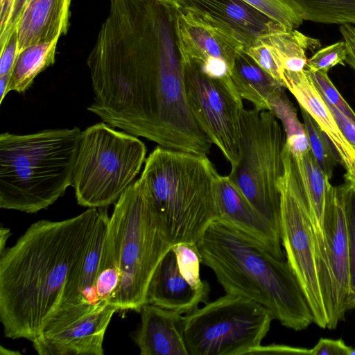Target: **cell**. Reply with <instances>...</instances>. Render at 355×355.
Returning <instances> with one entry per match:
<instances>
[{
    "instance_id": "27",
    "label": "cell",
    "mask_w": 355,
    "mask_h": 355,
    "mask_svg": "<svg viewBox=\"0 0 355 355\" xmlns=\"http://www.w3.org/2000/svg\"><path fill=\"white\" fill-rule=\"evenodd\" d=\"M121 271L110 223L100 257L96 292L100 303L114 302L121 284Z\"/></svg>"
},
{
    "instance_id": "28",
    "label": "cell",
    "mask_w": 355,
    "mask_h": 355,
    "mask_svg": "<svg viewBox=\"0 0 355 355\" xmlns=\"http://www.w3.org/2000/svg\"><path fill=\"white\" fill-rule=\"evenodd\" d=\"M300 111L313 155L322 171L330 180L339 162L338 156L329 138L311 116L302 107Z\"/></svg>"
},
{
    "instance_id": "22",
    "label": "cell",
    "mask_w": 355,
    "mask_h": 355,
    "mask_svg": "<svg viewBox=\"0 0 355 355\" xmlns=\"http://www.w3.org/2000/svg\"><path fill=\"white\" fill-rule=\"evenodd\" d=\"M231 77L241 98L259 111H270V97L284 87L261 69L243 47L236 52Z\"/></svg>"
},
{
    "instance_id": "3",
    "label": "cell",
    "mask_w": 355,
    "mask_h": 355,
    "mask_svg": "<svg viewBox=\"0 0 355 355\" xmlns=\"http://www.w3.org/2000/svg\"><path fill=\"white\" fill-rule=\"evenodd\" d=\"M202 264L212 270L226 294L266 307L283 326L295 331L313 322L311 310L287 261L228 223L215 218L196 243Z\"/></svg>"
},
{
    "instance_id": "31",
    "label": "cell",
    "mask_w": 355,
    "mask_h": 355,
    "mask_svg": "<svg viewBox=\"0 0 355 355\" xmlns=\"http://www.w3.org/2000/svg\"><path fill=\"white\" fill-rule=\"evenodd\" d=\"M304 72L327 104L355 121V112L336 88L328 76V71H312L306 67Z\"/></svg>"
},
{
    "instance_id": "29",
    "label": "cell",
    "mask_w": 355,
    "mask_h": 355,
    "mask_svg": "<svg viewBox=\"0 0 355 355\" xmlns=\"http://www.w3.org/2000/svg\"><path fill=\"white\" fill-rule=\"evenodd\" d=\"M345 218L346 233L349 260V293L347 303V311L355 308V184L345 179L338 186Z\"/></svg>"
},
{
    "instance_id": "40",
    "label": "cell",
    "mask_w": 355,
    "mask_h": 355,
    "mask_svg": "<svg viewBox=\"0 0 355 355\" xmlns=\"http://www.w3.org/2000/svg\"><path fill=\"white\" fill-rule=\"evenodd\" d=\"M11 74L0 76V104L2 103L8 92Z\"/></svg>"
},
{
    "instance_id": "14",
    "label": "cell",
    "mask_w": 355,
    "mask_h": 355,
    "mask_svg": "<svg viewBox=\"0 0 355 355\" xmlns=\"http://www.w3.org/2000/svg\"><path fill=\"white\" fill-rule=\"evenodd\" d=\"M214 199L216 218L248 234L275 257L284 260L280 233L249 202L228 175H216Z\"/></svg>"
},
{
    "instance_id": "44",
    "label": "cell",
    "mask_w": 355,
    "mask_h": 355,
    "mask_svg": "<svg viewBox=\"0 0 355 355\" xmlns=\"http://www.w3.org/2000/svg\"><path fill=\"white\" fill-rule=\"evenodd\" d=\"M354 309H355V308H354ZM354 349H355V347H354Z\"/></svg>"
},
{
    "instance_id": "4",
    "label": "cell",
    "mask_w": 355,
    "mask_h": 355,
    "mask_svg": "<svg viewBox=\"0 0 355 355\" xmlns=\"http://www.w3.org/2000/svg\"><path fill=\"white\" fill-rule=\"evenodd\" d=\"M82 132L78 127L0 135V207L33 214L73 184Z\"/></svg>"
},
{
    "instance_id": "9",
    "label": "cell",
    "mask_w": 355,
    "mask_h": 355,
    "mask_svg": "<svg viewBox=\"0 0 355 355\" xmlns=\"http://www.w3.org/2000/svg\"><path fill=\"white\" fill-rule=\"evenodd\" d=\"M274 318L261 304L226 294L183 315L189 355H244L259 346Z\"/></svg>"
},
{
    "instance_id": "39",
    "label": "cell",
    "mask_w": 355,
    "mask_h": 355,
    "mask_svg": "<svg viewBox=\"0 0 355 355\" xmlns=\"http://www.w3.org/2000/svg\"><path fill=\"white\" fill-rule=\"evenodd\" d=\"M339 31L346 46L345 62L355 70V27L352 24H342Z\"/></svg>"
},
{
    "instance_id": "41",
    "label": "cell",
    "mask_w": 355,
    "mask_h": 355,
    "mask_svg": "<svg viewBox=\"0 0 355 355\" xmlns=\"http://www.w3.org/2000/svg\"><path fill=\"white\" fill-rule=\"evenodd\" d=\"M10 230L6 227H1L0 230V252L6 249V242L10 236Z\"/></svg>"
},
{
    "instance_id": "5",
    "label": "cell",
    "mask_w": 355,
    "mask_h": 355,
    "mask_svg": "<svg viewBox=\"0 0 355 355\" xmlns=\"http://www.w3.org/2000/svg\"><path fill=\"white\" fill-rule=\"evenodd\" d=\"M217 174L206 155L158 146L146 159L137 180L164 220L173 245L196 244L216 218Z\"/></svg>"
},
{
    "instance_id": "21",
    "label": "cell",
    "mask_w": 355,
    "mask_h": 355,
    "mask_svg": "<svg viewBox=\"0 0 355 355\" xmlns=\"http://www.w3.org/2000/svg\"><path fill=\"white\" fill-rule=\"evenodd\" d=\"M71 0H28L17 24L18 54L26 48L59 40L69 28Z\"/></svg>"
},
{
    "instance_id": "33",
    "label": "cell",
    "mask_w": 355,
    "mask_h": 355,
    "mask_svg": "<svg viewBox=\"0 0 355 355\" xmlns=\"http://www.w3.org/2000/svg\"><path fill=\"white\" fill-rule=\"evenodd\" d=\"M0 46L3 47L17 29L28 0H0Z\"/></svg>"
},
{
    "instance_id": "42",
    "label": "cell",
    "mask_w": 355,
    "mask_h": 355,
    "mask_svg": "<svg viewBox=\"0 0 355 355\" xmlns=\"http://www.w3.org/2000/svg\"><path fill=\"white\" fill-rule=\"evenodd\" d=\"M164 3H168L176 8H180L183 6L186 0H159Z\"/></svg>"
},
{
    "instance_id": "2",
    "label": "cell",
    "mask_w": 355,
    "mask_h": 355,
    "mask_svg": "<svg viewBox=\"0 0 355 355\" xmlns=\"http://www.w3.org/2000/svg\"><path fill=\"white\" fill-rule=\"evenodd\" d=\"M99 208L60 221L38 220L0 252V321L5 336L33 342L57 308L73 266L98 222Z\"/></svg>"
},
{
    "instance_id": "6",
    "label": "cell",
    "mask_w": 355,
    "mask_h": 355,
    "mask_svg": "<svg viewBox=\"0 0 355 355\" xmlns=\"http://www.w3.org/2000/svg\"><path fill=\"white\" fill-rule=\"evenodd\" d=\"M121 271L114 302L118 311L139 312L151 277L173 244L166 227L138 180L114 203L110 217Z\"/></svg>"
},
{
    "instance_id": "10",
    "label": "cell",
    "mask_w": 355,
    "mask_h": 355,
    "mask_svg": "<svg viewBox=\"0 0 355 355\" xmlns=\"http://www.w3.org/2000/svg\"><path fill=\"white\" fill-rule=\"evenodd\" d=\"M280 192V234L286 261L297 278L311 310L313 322L330 329L331 317L324 298L318 263L316 241L307 200L293 155L284 145Z\"/></svg>"
},
{
    "instance_id": "24",
    "label": "cell",
    "mask_w": 355,
    "mask_h": 355,
    "mask_svg": "<svg viewBox=\"0 0 355 355\" xmlns=\"http://www.w3.org/2000/svg\"><path fill=\"white\" fill-rule=\"evenodd\" d=\"M58 40L29 46L20 52L15 60L8 92H24L35 77L54 64Z\"/></svg>"
},
{
    "instance_id": "13",
    "label": "cell",
    "mask_w": 355,
    "mask_h": 355,
    "mask_svg": "<svg viewBox=\"0 0 355 355\" xmlns=\"http://www.w3.org/2000/svg\"><path fill=\"white\" fill-rule=\"evenodd\" d=\"M324 231L331 283L333 327L345 320L349 293V260L345 218L338 187L329 186Z\"/></svg>"
},
{
    "instance_id": "38",
    "label": "cell",
    "mask_w": 355,
    "mask_h": 355,
    "mask_svg": "<svg viewBox=\"0 0 355 355\" xmlns=\"http://www.w3.org/2000/svg\"><path fill=\"white\" fill-rule=\"evenodd\" d=\"M341 132L355 150V121L347 118L334 107L327 104Z\"/></svg>"
},
{
    "instance_id": "32",
    "label": "cell",
    "mask_w": 355,
    "mask_h": 355,
    "mask_svg": "<svg viewBox=\"0 0 355 355\" xmlns=\"http://www.w3.org/2000/svg\"><path fill=\"white\" fill-rule=\"evenodd\" d=\"M273 20L292 29L303 23L291 0H243Z\"/></svg>"
},
{
    "instance_id": "19",
    "label": "cell",
    "mask_w": 355,
    "mask_h": 355,
    "mask_svg": "<svg viewBox=\"0 0 355 355\" xmlns=\"http://www.w3.org/2000/svg\"><path fill=\"white\" fill-rule=\"evenodd\" d=\"M132 340L141 355H189L182 331L183 314L146 304Z\"/></svg>"
},
{
    "instance_id": "17",
    "label": "cell",
    "mask_w": 355,
    "mask_h": 355,
    "mask_svg": "<svg viewBox=\"0 0 355 355\" xmlns=\"http://www.w3.org/2000/svg\"><path fill=\"white\" fill-rule=\"evenodd\" d=\"M109 223L110 216L107 208H99L98 222L88 247L71 268L59 304L49 318L71 313L79 309L103 304L98 301L95 286Z\"/></svg>"
},
{
    "instance_id": "1",
    "label": "cell",
    "mask_w": 355,
    "mask_h": 355,
    "mask_svg": "<svg viewBox=\"0 0 355 355\" xmlns=\"http://www.w3.org/2000/svg\"><path fill=\"white\" fill-rule=\"evenodd\" d=\"M176 13L159 0H110L87 59L94 92L89 112L131 132L182 86Z\"/></svg>"
},
{
    "instance_id": "43",
    "label": "cell",
    "mask_w": 355,
    "mask_h": 355,
    "mask_svg": "<svg viewBox=\"0 0 355 355\" xmlns=\"http://www.w3.org/2000/svg\"><path fill=\"white\" fill-rule=\"evenodd\" d=\"M345 178L352 181V182H354L355 184V175L354 176L345 175Z\"/></svg>"
},
{
    "instance_id": "7",
    "label": "cell",
    "mask_w": 355,
    "mask_h": 355,
    "mask_svg": "<svg viewBox=\"0 0 355 355\" xmlns=\"http://www.w3.org/2000/svg\"><path fill=\"white\" fill-rule=\"evenodd\" d=\"M146 148L137 136L105 122L82 132L73 171L76 200L88 208H107L134 182L146 161Z\"/></svg>"
},
{
    "instance_id": "23",
    "label": "cell",
    "mask_w": 355,
    "mask_h": 355,
    "mask_svg": "<svg viewBox=\"0 0 355 355\" xmlns=\"http://www.w3.org/2000/svg\"><path fill=\"white\" fill-rule=\"evenodd\" d=\"M266 38L280 68L282 78L284 72L304 71L308 60L307 52L313 51L321 46L318 40L288 27L268 35Z\"/></svg>"
},
{
    "instance_id": "16",
    "label": "cell",
    "mask_w": 355,
    "mask_h": 355,
    "mask_svg": "<svg viewBox=\"0 0 355 355\" xmlns=\"http://www.w3.org/2000/svg\"><path fill=\"white\" fill-rule=\"evenodd\" d=\"M116 306L104 305L62 329L41 334L33 342L40 355H103L104 336Z\"/></svg>"
},
{
    "instance_id": "26",
    "label": "cell",
    "mask_w": 355,
    "mask_h": 355,
    "mask_svg": "<svg viewBox=\"0 0 355 355\" xmlns=\"http://www.w3.org/2000/svg\"><path fill=\"white\" fill-rule=\"evenodd\" d=\"M301 18L321 24H355V0H291Z\"/></svg>"
},
{
    "instance_id": "11",
    "label": "cell",
    "mask_w": 355,
    "mask_h": 355,
    "mask_svg": "<svg viewBox=\"0 0 355 355\" xmlns=\"http://www.w3.org/2000/svg\"><path fill=\"white\" fill-rule=\"evenodd\" d=\"M182 64L187 103L195 121L231 167L236 166L240 159L244 107L231 76H211L189 58H182Z\"/></svg>"
},
{
    "instance_id": "15",
    "label": "cell",
    "mask_w": 355,
    "mask_h": 355,
    "mask_svg": "<svg viewBox=\"0 0 355 355\" xmlns=\"http://www.w3.org/2000/svg\"><path fill=\"white\" fill-rule=\"evenodd\" d=\"M182 8L209 19L243 48L286 27L243 0H186Z\"/></svg>"
},
{
    "instance_id": "12",
    "label": "cell",
    "mask_w": 355,
    "mask_h": 355,
    "mask_svg": "<svg viewBox=\"0 0 355 355\" xmlns=\"http://www.w3.org/2000/svg\"><path fill=\"white\" fill-rule=\"evenodd\" d=\"M176 31L182 58L198 62L211 76H231L236 52L243 47L237 40L187 8H177Z\"/></svg>"
},
{
    "instance_id": "35",
    "label": "cell",
    "mask_w": 355,
    "mask_h": 355,
    "mask_svg": "<svg viewBox=\"0 0 355 355\" xmlns=\"http://www.w3.org/2000/svg\"><path fill=\"white\" fill-rule=\"evenodd\" d=\"M18 55V33L14 31L8 42L1 48L0 76L11 74Z\"/></svg>"
},
{
    "instance_id": "8",
    "label": "cell",
    "mask_w": 355,
    "mask_h": 355,
    "mask_svg": "<svg viewBox=\"0 0 355 355\" xmlns=\"http://www.w3.org/2000/svg\"><path fill=\"white\" fill-rule=\"evenodd\" d=\"M269 110L244 108L240 159L229 178L249 202L280 233V192L286 135Z\"/></svg>"
},
{
    "instance_id": "30",
    "label": "cell",
    "mask_w": 355,
    "mask_h": 355,
    "mask_svg": "<svg viewBox=\"0 0 355 355\" xmlns=\"http://www.w3.org/2000/svg\"><path fill=\"white\" fill-rule=\"evenodd\" d=\"M177 259L179 270L183 277L194 288L209 291V284L200 275V257L196 244L178 243L171 247Z\"/></svg>"
},
{
    "instance_id": "20",
    "label": "cell",
    "mask_w": 355,
    "mask_h": 355,
    "mask_svg": "<svg viewBox=\"0 0 355 355\" xmlns=\"http://www.w3.org/2000/svg\"><path fill=\"white\" fill-rule=\"evenodd\" d=\"M284 87L295 96L300 107L315 120L331 142L340 163L346 169L345 175H355V150L341 132L327 104L318 93L304 71L284 72Z\"/></svg>"
},
{
    "instance_id": "18",
    "label": "cell",
    "mask_w": 355,
    "mask_h": 355,
    "mask_svg": "<svg viewBox=\"0 0 355 355\" xmlns=\"http://www.w3.org/2000/svg\"><path fill=\"white\" fill-rule=\"evenodd\" d=\"M209 291L194 288L181 275L174 251L163 257L150 280L146 304H153L183 315L207 303Z\"/></svg>"
},
{
    "instance_id": "34",
    "label": "cell",
    "mask_w": 355,
    "mask_h": 355,
    "mask_svg": "<svg viewBox=\"0 0 355 355\" xmlns=\"http://www.w3.org/2000/svg\"><path fill=\"white\" fill-rule=\"evenodd\" d=\"M346 46L343 40L318 50L307 60L306 68L312 71H326L337 64L345 65Z\"/></svg>"
},
{
    "instance_id": "37",
    "label": "cell",
    "mask_w": 355,
    "mask_h": 355,
    "mask_svg": "<svg viewBox=\"0 0 355 355\" xmlns=\"http://www.w3.org/2000/svg\"><path fill=\"white\" fill-rule=\"evenodd\" d=\"M248 354H311V349L284 345H260L251 349Z\"/></svg>"
},
{
    "instance_id": "36",
    "label": "cell",
    "mask_w": 355,
    "mask_h": 355,
    "mask_svg": "<svg viewBox=\"0 0 355 355\" xmlns=\"http://www.w3.org/2000/svg\"><path fill=\"white\" fill-rule=\"evenodd\" d=\"M311 349V355L355 354V349L347 346L342 340L321 338Z\"/></svg>"
},
{
    "instance_id": "25",
    "label": "cell",
    "mask_w": 355,
    "mask_h": 355,
    "mask_svg": "<svg viewBox=\"0 0 355 355\" xmlns=\"http://www.w3.org/2000/svg\"><path fill=\"white\" fill-rule=\"evenodd\" d=\"M270 111L281 121L286 135L285 146L295 157H300L310 150L309 138L304 124L297 116L292 103L284 92V87L270 98Z\"/></svg>"
}]
</instances>
